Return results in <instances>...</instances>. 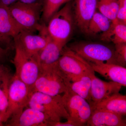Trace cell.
I'll return each instance as SVG.
<instances>
[{
	"mask_svg": "<svg viewBox=\"0 0 126 126\" xmlns=\"http://www.w3.org/2000/svg\"><path fill=\"white\" fill-rule=\"evenodd\" d=\"M32 92L29 87L14 74L12 76L9 88L8 105L4 123L9 126L15 121L24 109L27 107Z\"/></svg>",
	"mask_w": 126,
	"mask_h": 126,
	"instance_id": "3",
	"label": "cell"
},
{
	"mask_svg": "<svg viewBox=\"0 0 126 126\" xmlns=\"http://www.w3.org/2000/svg\"><path fill=\"white\" fill-rule=\"evenodd\" d=\"M118 7L119 1L117 0H97V9L111 21L117 19Z\"/></svg>",
	"mask_w": 126,
	"mask_h": 126,
	"instance_id": "23",
	"label": "cell"
},
{
	"mask_svg": "<svg viewBox=\"0 0 126 126\" xmlns=\"http://www.w3.org/2000/svg\"><path fill=\"white\" fill-rule=\"evenodd\" d=\"M114 54L116 64L123 67L126 65V43L115 45Z\"/></svg>",
	"mask_w": 126,
	"mask_h": 126,
	"instance_id": "25",
	"label": "cell"
},
{
	"mask_svg": "<svg viewBox=\"0 0 126 126\" xmlns=\"http://www.w3.org/2000/svg\"><path fill=\"white\" fill-rule=\"evenodd\" d=\"M57 63L69 83L78 77L94 74L90 64L68 47L63 49Z\"/></svg>",
	"mask_w": 126,
	"mask_h": 126,
	"instance_id": "6",
	"label": "cell"
},
{
	"mask_svg": "<svg viewBox=\"0 0 126 126\" xmlns=\"http://www.w3.org/2000/svg\"><path fill=\"white\" fill-rule=\"evenodd\" d=\"M58 62L52 65L41 66L40 72L32 89L51 96L63 94L69 89L66 77L59 69Z\"/></svg>",
	"mask_w": 126,
	"mask_h": 126,
	"instance_id": "2",
	"label": "cell"
},
{
	"mask_svg": "<svg viewBox=\"0 0 126 126\" xmlns=\"http://www.w3.org/2000/svg\"><path fill=\"white\" fill-rule=\"evenodd\" d=\"M69 48L88 63L116 64L114 48H112L102 44L78 43L71 45Z\"/></svg>",
	"mask_w": 126,
	"mask_h": 126,
	"instance_id": "9",
	"label": "cell"
},
{
	"mask_svg": "<svg viewBox=\"0 0 126 126\" xmlns=\"http://www.w3.org/2000/svg\"><path fill=\"white\" fill-rule=\"evenodd\" d=\"M64 3V0H44L42 15L43 20L48 23L52 16Z\"/></svg>",
	"mask_w": 126,
	"mask_h": 126,
	"instance_id": "24",
	"label": "cell"
},
{
	"mask_svg": "<svg viewBox=\"0 0 126 126\" xmlns=\"http://www.w3.org/2000/svg\"><path fill=\"white\" fill-rule=\"evenodd\" d=\"M92 79L90 76H82L76 81L69 83V89L73 92L86 99L90 104L91 102L90 90Z\"/></svg>",
	"mask_w": 126,
	"mask_h": 126,
	"instance_id": "20",
	"label": "cell"
},
{
	"mask_svg": "<svg viewBox=\"0 0 126 126\" xmlns=\"http://www.w3.org/2000/svg\"><path fill=\"white\" fill-rule=\"evenodd\" d=\"M116 19L126 24V0H119Z\"/></svg>",
	"mask_w": 126,
	"mask_h": 126,
	"instance_id": "26",
	"label": "cell"
},
{
	"mask_svg": "<svg viewBox=\"0 0 126 126\" xmlns=\"http://www.w3.org/2000/svg\"><path fill=\"white\" fill-rule=\"evenodd\" d=\"M51 126H75V125L67 120V121L65 122H61L60 121L53 123Z\"/></svg>",
	"mask_w": 126,
	"mask_h": 126,
	"instance_id": "29",
	"label": "cell"
},
{
	"mask_svg": "<svg viewBox=\"0 0 126 126\" xmlns=\"http://www.w3.org/2000/svg\"><path fill=\"white\" fill-rule=\"evenodd\" d=\"M22 30L12 17L9 7L0 4V33L14 39Z\"/></svg>",
	"mask_w": 126,
	"mask_h": 126,
	"instance_id": "17",
	"label": "cell"
},
{
	"mask_svg": "<svg viewBox=\"0 0 126 126\" xmlns=\"http://www.w3.org/2000/svg\"><path fill=\"white\" fill-rule=\"evenodd\" d=\"M43 4H27L17 1L8 6L12 17L23 30L39 31L44 24L40 23Z\"/></svg>",
	"mask_w": 126,
	"mask_h": 126,
	"instance_id": "4",
	"label": "cell"
},
{
	"mask_svg": "<svg viewBox=\"0 0 126 126\" xmlns=\"http://www.w3.org/2000/svg\"><path fill=\"white\" fill-rule=\"evenodd\" d=\"M89 126H126L123 116L115 113L94 109L86 124Z\"/></svg>",
	"mask_w": 126,
	"mask_h": 126,
	"instance_id": "15",
	"label": "cell"
},
{
	"mask_svg": "<svg viewBox=\"0 0 126 126\" xmlns=\"http://www.w3.org/2000/svg\"><path fill=\"white\" fill-rule=\"evenodd\" d=\"M3 126V123L1 120V117L0 115V126Z\"/></svg>",
	"mask_w": 126,
	"mask_h": 126,
	"instance_id": "33",
	"label": "cell"
},
{
	"mask_svg": "<svg viewBox=\"0 0 126 126\" xmlns=\"http://www.w3.org/2000/svg\"><path fill=\"white\" fill-rule=\"evenodd\" d=\"M53 123L43 113L28 107L24 109L18 119L9 126H51Z\"/></svg>",
	"mask_w": 126,
	"mask_h": 126,
	"instance_id": "14",
	"label": "cell"
},
{
	"mask_svg": "<svg viewBox=\"0 0 126 126\" xmlns=\"http://www.w3.org/2000/svg\"><path fill=\"white\" fill-rule=\"evenodd\" d=\"M27 107L40 111L49 118L53 122L67 120L68 114L61 95L51 96L39 92H32Z\"/></svg>",
	"mask_w": 126,
	"mask_h": 126,
	"instance_id": "5",
	"label": "cell"
},
{
	"mask_svg": "<svg viewBox=\"0 0 126 126\" xmlns=\"http://www.w3.org/2000/svg\"><path fill=\"white\" fill-rule=\"evenodd\" d=\"M63 48L52 39L36 56L40 66L52 65L58 62Z\"/></svg>",
	"mask_w": 126,
	"mask_h": 126,
	"instance_id": "18",
	"label": "cell"
},
{
	"mask_svg": "<svg viewBox=\"0 0 126 126\" xmlns=\"http://www.w3.org/2000/svg\"><path fill=\"white\" fill-rule=\"evenodd\" d=\"M101 40L115 45L126 43V24L116 19L111 21L108 29L102 33Z\"/></svg>",
	"mask_w": 126,
	"mask_h": 126,
	"instance_id": "19",
	"label": "cell"
},
{
	"mask_svg": "<svg viewBox=\"0 0 126 126\" xmlns=\"http://www.w3.org/2000/svg\"><path fill=\"white\" fill-rule=\"evenodd\" d=\"M12 39L0 33V47L4 48L15 49V44Z\"/></svg>",
	"mask_w": 126,
	"mask_h": 126,
	"instance_id": "27",
	"label": "cell"
},
{
	"mask_svg": "<svg viewBox=\"0 0 126 126\" xmlns=\"http://www.w3.org/2000/svg\"><path fill=\"white\" fill-rule=\"evenodd\" d=\"M15 49V53L12 61L16 68L15 75L32 90L40 72L37 56H30L16 46Z\"/></svg>",
	"mask_w": 126,
	"mask_h": 126,
	"instance_id": "7",
	"label": "cell"
},
{
	"mask_svg": "<svg viewBox=\"0 0 126 126\" xmlns=\"http://www.w3.org/2000/svg\"><path fill=\"white\" fill-rule=\"evenodd\" d=\"M92 86L90 90L91 107L113 94L119 93L122 87L112 81L105 82L97 78L95 74L90 76Z\"/></svg>",
	"mask_w": 126,
	"mask_h": 126,
	"instance_id": "11",
	"label": "cell"
},
{
	"mask_svg": "<svg viewBox=\"0 0 126 126\" xmlns=\"http://www.w3.org/2000/svg\"><path fill=\"white\" fill-rule=\"evenodd\" d=\"M111 21L100 12L96 11L89 24L86 34L94 35L108 29Z\"/></svg>",
	"mask_w": 126,
	"mask_h": 126,
	"instance_id": "21",
	"label": "cell"
},
{
	"mask_svg": "<svg viewBox=\"0 0 126 126\" xmlns=\"http://www.w3.org/2000/svg\"><path fill=\"white\" fill-rule=\"evenodd\" d=\"M9 71V69L4 64L0 63V78L6 72Z\"/></svg>",
	"mask_w": 126,
	"mask_h": 126,
	"instance_id": "30",
	"label": "cell"
},
{
	"mask_svg": "<svg viewBox=\"0 0 126 126\" xmlns=\"http://www.w3.org/2000/svg\"><path fill=\"white\" fill-rule=\"evenodd\" d=\"M62 97L69 115L67 120L75 126H85L92 114V107L89 103L69 89Z\"/></svg>",
	"mask_w": 126,
	"mask_h": 126,
	"instance_id": "8",
	"label": "cell"
},
{
	"mask_svg": "<svg viewBox=\"0 0 126 126\" xmlns=\"http://www.w3.org/2000/svg\"><path fill=\"white\" fill-rule=\"evenodd\" d=\"M71 0H64V3L69 2V1H71Z\"/></svg>",
	"mask_w": 126,
	"mask_h": 126,
	"instance_id": "34",
	"label": "cell"
},
{
	"mask_svg": "<svg viewBox=\"0 0 126 126\" xmlns=\"http://www.w3.org/2000/svg\"><path fill=\"white\" fill-rule=\"evenodd\" d=\"M73 9L71 1L66 2L63 8L52 16L46 26L52 40L63 48L72 34L75 23Z\"/></svg>",
	"mask_w": 126,
	"mask_h": 126,
	"instance_id": "1",
	"label": "cell"
},
{
	"mask_svg": "<svg viewBox=\"0 0 126 126\" xmlns=\"http://www.w3.org/2000/svg\"><path fill=\"white\" fill-rule=\"evenodd\" d=\"M0 47V63L4 64L10 60L12 50Z\"/></svg>",
	"mask_w": 126,
	"mask_h": 126,
	"instance_id": "28",
	"label": "cell"
},
{
	"mask_svg": "<svg viewBox=\"0 0 126 126\" xmlns=\"http://www.w3.org/2000/svg\"><path fill=\"white\" fill-rule=\"evenodd\" d=\"M12 76L9 71L0 78V115L3 123L8 107L9 86Z\"/></svg>",
	"mask_w": 126,
	"mask_h": 126,
	"instance_id": "22",
	"label": "cell"
},
{
	"mask_svg": "<svg viewBox=\"0 0 126 126\" xmlns=\"http://www.w3.org/2000/svg\"><path fill=\"white\" fill-rule=\"evenodd\" d=\"M39 33L22 30L14 38L15 46L19 47L27 54L36 56L51 39L45 25Z\"/></svg>",
	"mask_w": 126,
	"mask_h": 126,
	"instance_id": "10",
	"label": "cell"
},
{
	"mask_svg": "<svg viewBox=\"0 0 126 126\" xmlns=\"http://www.w3.org/2000/svg\"><path fill=\"white\" fill-rule=\"evenodd\" d=\"M94 72H96L110 81L126 86V68L113 63H88Z\"/></svg>",
	"mask_w": 126,
	"mask_h": 126,
	"instance_id": "13",
	"label": "cell"
},
{
	"mask_svg": "<svg viewBox=\"0 0 126 126\" xmlns=\"http://www.w3.org/2000/svg\"><path fill=\"white\" fill-rule=\"evenodd\" d=\"M43 1L44 0H18L17 1L27 4H33L37 2H41L43 3Z\"/></svg>",
	"mask_w": 126,
	"mask_h": 126,
	"instance_id": "32",
	"label": "cell"
},
{
	"mask_svg": "<svg viewBox=\"0 0 126 126\" xmlns=\"http://www.w3.org/2000/svg\"><path fill=\"white\" fill-rule=\"evenodd\" d=\"M94 109L115 113L121 116L126 115V96L119 93L115 94L92 107Z\"/></svg>",
	"mask_w": 126,
	"mask_h": 126,
	"instance_id": "16",
	"label": "cell"
},
{
	"mask_svg": "<svg viewBox=\"0 0 126 126\" xmlns=\"http://www.w3.org/2000/svg\"><path fill=\"white\" fill-rule=\"evenodd\" d=\"M74 15L75 24L86 34L90 20L96 11L97 0H75Z\"/></svg>",
	"mask_w": 126,
	"mask_h": 126,
	"instance_id": "12",
	"label": "cell"
},
{
	"mask_svg": "<svg viewBox=\"0 0 126 126\" xmlns=\"http://www.w3.org/2000/svg\"><path fill=\"white\" fill-rule=\"evenodd\" d=\"M17 0H0V4L9 6Z\"/></svg>",
	"mask_w": 126,
	"mask_h": 126,
	"instance_id": "31",
	"label": "cell"
},
{
	"mask_svg": "<svg viewBox=\"0 0 126 126\" xmlns=\"http://www.w3.org/2000/svg\"><path fill=\"white\" fill-rule=\"evenodd\" d=\"M117 0L119 1V0Z\"/></svg>",
	"mask_w": 126,
	"mask_h": 126,
	"instance_id": "35",
	"label": "cell"
}]
</instances>
